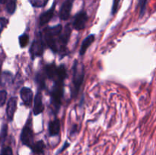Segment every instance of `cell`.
<instances>
[{
    "label": "cell",
    "mask_w": 156,
    "mask_h": 155,
    "mask_svg": "<svg viewBox=\"0 0 156 155\" xmlns=\"http://www.w3.org/2000/svg\"><path fill=\"white\" fill-rule=\"evenodd\" d=\"M16 2L17 0H5L6 9L10 15L15 13L16 9Z\"/></svg>",
    "instance_id": "d6986e66"
},
{
    "label": "cell",
    "mask_w": 156,
    "mask_h": 155,
    "mask_svg": "<svg viewBox=\"0 0 156 155\" xmlns=\"http://www.w3.org/2000/svg\"><path fill=\"white\" fill-rule=\"evenodd\" d=\"M5 0H0V3H5Z\"/></svg>",
    "instance_id": "83f0119b"
},
{
    "label": "cell",
    "mask_w": 156,
    "mask_h": 155,
    "mask_svg": "<svg viewBox=\"0 0 156 155\" xmlns=\"http://www.w3.org/2000/svg\"><path fill=\"white\" fill-rule=\"evenodd\" d=\"M73 97L76 96L79 93V89H80L82 84L84 80V65H81L80 68H79L78 65V61L76 60L74 62V65L73 67Z\"/></svg>",
    "instance_id": "7a4b0ae2"
},
{
    "label": "cell",
    "mask_w": 156,
    "mask_h": 155,
    "mask_svg": "<svg viewBox=\"0 0 156 155\" xmlns=\"http://www.w3.org/2000/svg\"><path fill=\"white\" fill-rule=\"evenodd\" d=\"M63 96V81H55L54 86L51 93L52 103L56 107L59 109L61 105V100Z\"/></svg>",
    "instance_id": "3957f363"
},
{
    "label": "cell",
    "mask_w": 156,
    "mask_h": 155,
    "mask_svg": "<svg viewBox=\"0 0 156 155\" xmlns=\"http://www.w3.org/2000/svg\"><path fill=\"white\" fill-rule=\"evenodd\" d=\"M17 106V98L15 97H12L9 99L6 108V113H7L8 119L9 121H12L14 115H15V110Z\"/></svg>",
    "instance_id": "9c48e42d"
},
{
    "label": "cell",
    "mask_w": 156,
    "mask_h": 155,
    "mask_svg": "<svg viewBox=\"0 0 156 155\" xmlns=\"http://www.w3.org/2000/svg\"><path fill=\"white\" fill-rule=\"evenodd\" d=\"M21 141L23 144L31 147L34 142V132L31 128V121L30 119H27V123L23 128L21 134Z\"/></svg>",
    "instance_id": "277c9868"
},
{
    "label": "cell",
    "mask_w": 156,
    "mask_h": 155,
    "mask_svg": "<svg viewBox=\"0 0 156 155\" xmlns=\"http://www.w3.org/2000/svg\"><path fill=\"white\" fill-rule=\"evenodd\" d=\"M34 103V109L33 112L35 115H37L41 114L44 110V104L42 101V94L41 93L38 92L35 95Z\"/></svg>",
    "instance_id": "30bf717a"
},
{
    "label": "cell",
    "mask_w": 156,
    "mask_h": 155,
    "mask_svg": "<svg viewBox=\"0 0 156 155\" xmlns=\"http://www.w3.org/2000/svg\"><path fill=\"white\" fill-rule=\"evenodd\" d=\"M28 42L29 36L27 33H24L19 36V44L21 48H24L28 44Z\"/></svg>",
    "instance_id": "ffe728a7"
},
{
    "label": "cell",
    "mask_w": 156,
    "mask_h": 155,
    "mask_svg": "<svg viewBox=\"0 0 156 155\" xmlns=\"http://www.w3.org/2000/svg\"><path fill=\"white\" fill-rule=\"evenodd\" d=\"M73 1H74V0H73Z\"/></svg>",
    "instance_id": "f546056e"
},
{
    "label": "cell",
    "mask_w": 156,
    "mask_h": 155,
    "mask_svg": "<svg viewBox=\"0 0 156 155\" xmlns=\"http://www.w3.org/2000/svg\"><path fill=\"white\" fill-rule=\"evenodd\" d=\"M1 155H13L12 148L10 147H5L2 150Z\"/></svg>",
    "instance_id": "484cf974"
},
{
    "label": "cell",
    "mask_w": 156,
    "mask_h": 155,
    "mask_svg": "<svg viewBox=\"0 0 156 155\" xmlns=\"http://www.w3.org/2000/svg\"><path fill=\"white\" fill-rule=\"evenodd\" d=\"M94 38L95 37H94V35L91 34V35H89L88 36H87V37L84 40L83 42H82V46H81L80 52H79L81 56H83V55L85 54V52H86V50H87V49H88V47L91 45V43L94 42Z\"/></svg>",
    "instance_id": "9a60e30c"
},
{
    "label": "cell",
    "mask_w": 156,
    "mask_h": 155,
    "mask_svg": "<svg viewBox=\"0 0 156 155\" xmlns=\"http://www.w3.org/2000/svg\"><path fill=\"white\" fill-rule=\"evenodd\" d=\"M66 78V69L64 65H59L57 67V70H56V78L55 81H63Z\"/></svg>",
    "instance_id": "e0dca14e"
},
{
    "label": "cell",
    "mask_w": 156,
    "mask_h": 155,
    "mask_svg": "<svg viewBox=\"0 0 156 155\" xmlns=\"http://www.w3.org/2000/svg\"><path fill=\"white\" fill-rule=\"evenodd\" d=\"M146 3H147V0H140L139 5H140V18H142V17H143V15H144L145 11H146Z\"/></svg>",
    "instance_id": "7402d4cb"
},
{
    "label": "cell",
    "mask_w": 156,
    "mask_h": 155,
    "mask_svg": "<svg viewBox=\"0 0 156 155\" xmlns=\"http://www.w3.org/2000/svg\"><path fill=\"white\" fill-rule=\"evenodd\" d=\"M76 132H77V126H76V125H74V126H73V129H71L70 135H73L75 133H76Z\"/></svg>",
    "instance_id": "4316f807"
},
{
    "label": "cell",
    "mask_w": 156,
    "mask_h": 155,
    "mask_svg": "<svg viewBox=\"0 0 156 155\" xmlns=\"http://www.w3.org/2000/svg\"><path fill=\"white\" fill-rule=\"evenodd\" d=\"M56 70H57V67L56 66L54 63L48 64L46 65L45 67V72L46 75L50 80H54L56 78Z\"/></svg>",
    "instance_id": "5bb4252c"
},
{
    "label": "cell",
    "mask_w": 156,
    "mask_h": 155,
    "mask_svg": "<svg viewBox=\"0 0 156 155\" xmlns=\"http://www.w3.org/2000/svg\"><path fill=\"white\" fill-rule=\"evenodd\" d=\"M55 10V4H53V5L49 9L48 11H47L46 12L43 13L42 15L40 16V25L43 26L47 24L50 20L52 19L53 16V13H54Z\"/></svg>",
    "instance_id": "8fae6325"
},
{
    "label": "cell",
    "mask_w": 156,
    "mask_h": 155,
    "mask_svg": "<svg viewBox=\"0 0 156 155\" xmlns=\"http://www.w3.org/2000/svg\"><path fill=\"white\" fill-rule=\"evenodd\" d=\"M35 82L37 84L39 89L42 90L45 88V76L41 72L37 73L36 74V76H35Z\"/></svg>",
    "instance_id": "ac0fdd59"
},
{
    "label": "cell",
    "mask_w": 156,
    "mask_h": 155,
    "mask_svg": "<svg viewBox=\"0 0 156 155\" xmlns=\"http://www.w3.org/2000/svg\"><path fill=\"white\" fill-rule=\"evenodd\" d=\"M1 68H2V62H0V73H1Z\"/></svg>",
    "instance_id": "f1b7e54d"
},
{
    "label": "cell",
    "mask_w": 156,
    "mask_h": 155,
    "mask_svg": "<svg viewBox=\"0 0 156 155\" xmlns=\"http://www.w3.org/2000/svg\"><path fill=\"white\" fill-rule=\"evenodd\" d=\"M88 19V18L86 12H83V11L79 12V13L75 16L74 21H73V27H74V28L77 30H82V29L85 28V24H86Z\"/></svg>",
    "instance_id": "8992f818"
},
{
    "label": "cell",
    "mask_w": 156,
    "mask_h": 155,
    "mask_svg": "<svg viewBox=\"0 0 156 155\" xmlns=\"http://www.w3.org/2000/svg\"><path fill=\"white\" fill-rule=\"evenodd\" d=\"M60 130V123L59 120L56 119L49 123V133L50 136H56L59 133Z\"/></svg>",
    "instance_id": "7c38bea8"
},
{
    "label": "cell",
    "mask_w": 156,
    "mask_h": 155,
    "mask_svg": "<svg viewBox=\"0 0 156 155\" xmlns=\"http://www.w3.org/2000/svg\"><path fill=\"white\" fill-rule=\"evenodd\" d=\"M8 22H9V21H8L6 18H0V34H1V33L2 32L3 29L6 27V25L8 24Z\"/></svg>",
    "instance_id": "d4e9b609"
},
{
    "label": "cell",
    "mask_w": 156,
    "mask_h": 155,
    "mask_svg": "<svg viewBox=\"0 0 156 155\" xmlns=\"http://www.w3.org/2000/svg\"><path fill=\"white\" fill-rule=\"evenodd\" d=\"M72 33V29L70 27V26L66 25V26L65 29H64V31L63 32H61L60 34H59V39L60 40V42L62 43V44L64 46H66L68 43L69 40L70 38V35H71Z\"/></svg>",
    "instance_id": "4fadbf2b"
},
{
    "label": "cell",
    "mask_w": 156,
    "mask_h": 155,
    "mask_svg": "<svg viewBox=\"0 0 156 155\" xmlns=\"http://www.w3.org/2000/svg\"><path fill=\"white\" fill-rule=\"evenodd\" d=\"M30 148L32 149L34 153H37V154H41V153H44V149H45V144L43 141H38L36 143H34Z\"/></svg>",
    "instance_id": "2e32d148"
},
{
    "label": "cell",
    "mask_w": 156,
    "mask_h": 155,
    "mask_svg": "<svg viewBox=\"0 0 156 155\" xmlns=\"http://www.w3.org/2000/svg\"><path fill=\"white\" fill-rule=\"evenodd\" d=\"M6 97H7V92L5 90L0 91V107L4 106L5 103Z\"/></svg>",
    "instance_id": "603a6c76"
},
{
    "label": "cell",
    "mask_w": 156,
    "mask_h": 155,
    "mask_svg": "<svg viewBox=\"0 0 156 155\" xmlns=\"http://www.w3.org/2000/svg\"><path fill=\"white\" fill-rule=\"evenodd\" d=\"M120 0H114V2H113V6H112V10H111V13L112 15L115 14L117 12L119 9V5H120Z\"/></svg>",
    "instance_id": "cb8c5ba5"
},
{
    "label": "cell",
    "mask_w": 156,
    "mask_h": 155,
    "mask_svg": "<svg viewBox=\"0 0 156 155\" xmlns=\"http://www.w3.org/2000/svg\"><path fill=\"white\" fill-rule=\"evenodd\" d=\"M44 45L43 43L41 36L37 35V38L32 43L31 47L30 49V53L31 55L32 59H34L35 57H39L41 56L44 53Z\"/></svg>",
    "instance_id": "5b68a950"
},
{
    "label": "cell",
    "mask_w": 156,
    "mask_h": 155,
    "mask_svg": "<svg viewBox=\"0 0 156 155\" xmlns=\"http://www.w3.org/2000/svg\"><path fill=\"white\" fill-rule=\"evenodd\" d=\"M48 0H31L30 2L34 7L36 8H42L47 5Z\"/></svg>",
    "instance_id": "44dd1931"
},
{
    "label": "cell",
    "mask_w": 156,
    "mask_h": 155,
    "mask_svg": "<svg viewBox=\"0 0 156 155\" xmlns=\"http://www.w3.org/2000/svg\"><path fill=\"white\" fill-rule=\"evenodd\" d=\"M73 0H66L61 6L60 11H59V18L60 19L67 20L70 16L72 7H73Z\"/></svg>",
    "instance_id": "ba28073f"
},
{
    "label": "cell",
    "mask_w": 156,
    "mask_h": 155,
    "mask_svg": "<svg viewBox=\"0 0 156 155\" xmlns=\"http://www.w3.org/2000/svg\"><path fill=\"white\" fill-rule=\"evenodd\" d=\"M20 96L22 100L23 103L26 106H30L33 101V92L28 88L24 87L20 91Z\"/></svg>",
    "instance_id": "52a82bcc"
},
{
    "label": "cell",
    "mask_w": 156,
    "mask_h": 155,
    "mask_svg": "<svg viewBox=\"0 0 156 155\" xmlns=\"http://www.w3.org/2000/svg\"><path fill=\"white\" fill-rule=\"evenodd\" d=\"M62 30V26L56 25L55 27H47L44 31V39H45L46 43L53 53H57L58 51L56 36H57L58 35L59 36Z\"/></svg>",
    "instance_id": "6da1fadb"
}]
</instances>
